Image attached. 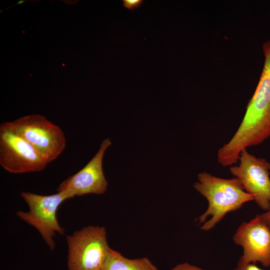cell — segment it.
Segmentation results:
<instances>
[{"label": "cell", "mask_w": 270, "mask_h": 270, "mask_svg": "<svg viewBox=\"0 0 270 270\" xmlns=\"http://www.w3.org/2000/svg\"><path fill=\"white\" fill-rule=\"evenodd\" d=\"M172 270H204L196 266L190 264L188 263H183L178 264Z\"/></svg>", "instance_id": "4fadbf2b"}, {"label": "cell", "mask_w": 270, "mask_h": 270, "mask_svg": "<svg viewBox=\"0 0 270 270\" xmlns=\"http://www.w3.org/2000/svg\"><path fill=\"white\" fill-rule=\"evenodd\" d=\"M28 142L49 164L56 159L66 146L62 130L40 114H31L2 124Z\"/></svg>", "instance_id": "3957f363"}, {"label": "cell", "mask_w": 270, "mask_h": 270, "mask_svg": "<svg viewBox=\"0 0 270 270\" xmlns=\"http://www.w3.org/2000/svg\"><path fill=\"white\" fill-rule=\"evenodd\" d=\"M261 218L266 224L270 228V204L267 212L260 215Z\"/></svg>", "instance_id": "5bb4252c"}, {"label": "cell", "mask_w": 270, "mask_h": 270, "mask_svg": "<svg viewBox=\"0 0 270 270\" xmlns=\"http://www.w3.org/2000/svg\"><path fill=\"white\" fill-rule=\"evenodd\" d=\"M24 2V0H20L17 2L18 4H22Z\"/></svg>", "instance_id": "9a60e30c"}, {"label": "cell", "mask_w": 270, "mask_h": 270, "mask_svg": "<svg viewBox=\"0 0 270 270\" xmlns=\"http://www.w3.org/2000/svg\"><path fill=\"white\" fill-rule=\"evenodd\" d=\"M69 270H102L110 248L104 227L88 226L66 236Z\"/></svg>", "instance_id": "277c9868"}, {"label": "cell", "mask_w": 270, "mask_h": 270, "mask_svg": "<svg viewBox=\"0 0 270 270\" xmlns=\"http://www.w3.org/2000/svg\"><path fill=\"white\" fill-rule=\"evenodd\" d=\"M262 71L244 116L232 137L217 152L218 161L224 166L236 164L242 152L270 138V40L262 44Z\"/></svg>", "instance_id": "6da1fadb"}, {"label": "cell", "mask_w": 270, "mask_h": 270, "mask_svg": "<svg viewBox=\"0 0 270 270\" xmlns=\"http://www.w3.org/2000/svg\"><path fill=\"white\" fill-rule=\"evenodd\" d=\"M48 163L26 140L2 124L0 125V164L12 174L40 172Z\"/></svg>", "instance_id": "8992f818"}, {"label": "cell", "mask_w": 270, "mask_h": 270, "mask_svg": "<svg viewBox=\"0 0 270 270\" xmlns=\"http://www.w3.org/2000/svg\"><path fill=\"white\" fill-rule=\"evenodd\" d=\"M124 6L130 10H134L138 8H140L144 0H123Z\"/></svg>", "instance_id": "8fae6325"}, {"label": "cell", "mask_w": 270, "mask_h": 270, "mask_svg": "<svg viewBox=\"0 0 270 270\" xmlns=\"http://www.w3.org/2000/svg\"><path fill=\"white\" fill-rule=\"evenodd\" d=\"M198 178L194 187L208 203L206 210L198 218V224L211 216L200 227L202 230L212 229L227 213L236 210L246 202L254 200L236 178L225 179L203 172L198 174Z\"/></svg>", "instance_id": "7a4b0ae2"}, {"label": "cell", "mask_w": 270, "mask_h": 270, "mask_svg": "<svg viewBox=\"0 0 270 270\" xmlns=\"http://www.w3.org/2000/svg\"><path fill=\"white\" fill-rule=\"evenodd\" d=\"M238 166H230V173L253 196L258 205L268 210L270 204V163L244 150L240 154Z\"/></svg>", "instance_id": "52a82bcc"}, {"label": "cell", "mask_w": 270, "mask_h": 270, "mask_svg": "<svg viewBox=\"0 0 270 270\" xmlns=\"http://www.w3.org/2000/svg\"><path fill=\"white\" fill-rule=\"evenodd\" d=\"M111 144L109 138L104 140L92 160L78 172L64 180L58 187V192H67L72 198L90 194H104L108 182L103 172L102 160L105 152Z\"/></svg>", "instance_id": "ba28073f"}, {"label": "cell", "mask_w": 270, "mask_h": 270, "mask_svg": "<svg viewBox=\"0 0 270 270\" xmlns=\"http://www.w3.org/2000/svg\"><path fill=\"white\" fill-rule=\"evenodd\" d=\"M102 270H158L146 258L129 259L110 249Z\"/></svg>", "instance_id": "30bf717a"}, {"label": "cell", "mask_w": 270, "mask_h": 270, "mask_svg": "<svg viewBox=\"0 0 270 270\" xmlns=\"http://www.w3.org/2000/svg\"><path fill=\"white\" fill-rule=\"evenodd\" d=\"M236 244L242 246L239 260L245 263L270 266V228L257 215L249 222H244L234 236Z\"/></svg>", "instance_id": "9c48e42d"}, {"label": "cell", "mask_w": 270, "mask_h": 270, "mask_svg": "<svg viewBox=\"0 0 270 270\" xmlns=\"http://www.w3.org/2000/svg\"><path fill=\"white\" fill-rule=\"evenodd\" d=\"M234 270H263L258 267L256 264L245 263L238 260L237 266Z\"/></svg>", "instance_id": "7c38bea8"}, {"label": "cell", "mask_w": 270, "mask_h": 270, "mask_svg": "<svg viewBox=\"0 0 270 270\" xmlns=\"http://www.w3.org/2000/svg\"><path fill=\"white\" fill-rule=\"evenodd\" d=\"M20 196L27 203L29 210L18 211L17 216L36 228L50 249L54 250L55 243L53 237L56 232L62 235L64 234V229L58 221L57 211L60 204L72 196L66 192L48 196L22 192Z\"/></svg>", "instance_id": "5b68a950"}]
</instances>
